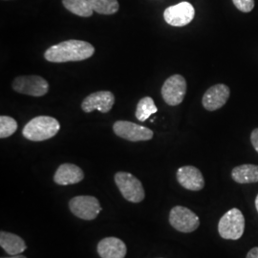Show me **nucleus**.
Returning <instances> with one entry per match:
<instances>
[{"label":"nucleus","instance_id":"nucleus-4","mask_svg":"<svg viewBox=\"0 0 258 258\" xmlns=\"http://www.w3.org/2000/svg\"><path fill=\"white\" fill-rule=\"evenodd\" d=\"M122 197L131 203H141L145 197L146 192L142 182L137 177L124 171H119L114 177Z\"/></svg>","mask_w":258,"mask_h":258},{"label":"nucleus","instance_id":"nucleus-1","mask_svg":"<svg viewBox=\"0 0 258 258\" xmlns=\"http://www.w3.org/2000/svg\"><path fill=\"white\" fill-rule=\"evenodd\" d=\"M95 53V48L87 41L70 39L48 48L44 57L47 61L62 63L88 59Z\"/></svg>","mask_w":258,"mask_h":258},{"label":"nucleus","instance_id":"nucleus-12","mask_svg":"<svg viewBox=\"0 0 258 258\" xmlns=\"http://www.w3.org/2000/svg\"><path fill=\"white\" fill-rule=\"evenodd\" d=\"M115 103V96L110 91H98L87 96L82 102V109L85 113L99 110L107 113Z\"/></svg>","mask_w":258,"mask_h":258},{"label":"nucleus","instance_id":"nucleus-5","mask_svg":"<svg viewBox=\"0 0 258 258\" xmlns=\"http://www.w3.org/2000/svg\"><path fill=\"white\" fill-rule=\"evenodd\" d=\"M69 209L75 216L86 221L96 219L102 210L99 200L89 195L73 197L69 201Z\"/></svg>","mask_w":258,"mask_h":258},{"label":"nucleus","instance_id":"nucleus-26","mask_svg":"<svg viewBox=\"0 0 258 258\" xmlns=\"http://www.w3.org/2000/svg\"><path fill=\"white\" fill-rule=\"evenodd\" d=\"M255 208H256V211L258 212V194L257 196H256V198H255Z\"/></svg>","mask_w":258,"mask_h":258},{"label":"nucleus","instance_id":"nucleus-25","mask_svg":"<svg viewBox=\"0 0 258 258\" xmlns=\"http://www.w3.org/2000/svg\"><path fill=\"white\" fill-rule=\"evenodd\" d=\"M2 258H27L24 255H21V254H18V255H11L10 257H2Z\"/></svg>","mask_w":258,"mask_h":258},{"label":"nucleus","instance_id":"nucleus-20","mask_svg":"<svg viewBox=\"0 0 258 258\" xmlns=\"http://www.w3.org/2000/svg\"><path fill=\"white\" fill-rule=\"evenodd\" d=\"M93 11L100 14L110 16L116 14L120 9L118 0H88Z\"/></svg>","mask_w":258,"mask_h":258},{"label":"nucleus","instance_id":"nucleus-8","mask_svg":"<svg viewBox=\"0 0 258 258\" xmlns=\"http://www.w3.org/2000/svg\"><path fill=\"white\" fill-rule=\"evenodd\" d=\"M186 81L183 76L176 74L169 77L163 84L162 97L166 104L176 106L182 103L186 94Z\"/></svg>","mask_w":258,"mask_h":258},{"label":"nucleus","instance_id":"nucleus-7","mask_svg":"<svg viewBox=\"0 0 258 258\" xmlns=\"http://www.w3.org/2000/svg\"><path fill=\"white\" fill-rule=\"evenodd\" d=\"M16 92L33 97H42L49 91V83L39 76H20L13 82Z\"/></svg>","mask_w":258,"mask_h":258},{"label":"nucleus","instance_id":"nucleus-17","mask_svg":"<svg viewBox=\"0 0 258 258\" xmlns=\"http://www.w3.org/2000/svg\"><path fill=\"white\" fill-rule=\"evenodd\" d=\"M231 178L238 184L258 183V166L246 164L235 166L231 170Z\"/></svg>","mask_w":258,"mask_h":258},{"label":"nucleus","instance_id":"nucleus-16","mask_svg":"<svg viewBox=\"0 0 258 258\" xmlns=\"http://www.w3.org/2000/svg\"><path fill=\"white\" fill-rule=\"evenodd\" d=\"M0 246L10 255H18L27 249L25 241L20 236L4 231L0 232Z\"/></svg>","mask_w":258,"mask_h":258},{"label":"nucleus","instance_id":"nucleus-9","mask_svg":"<svg viewBox=\"0 0 258 258\" xmlns=\"http://www.w3.org/2000/svg\"><path fill=\"white\" fill-rule=\"evenodd\" d=\"M114 133L129 142H144L153 138L154 133L151 129L139 125L127 120H118L113 124Z\"/></svg>","mask_w":258,"mask_h":258},{"label":"nucleus","instance_id":"nucleus-19","mask_svg":"<svg viewBox=\"0 0 258 258\" xmlns=\"http://www.w3.org/2000/svg\"><path fill=\"white\" fill-rule=\"evenodd\" d=\"M158 111L155 102L152 98L145 97L139 101L136 107V118L140 121H145L149 119L152 114H155Z\"/></svg>","mask_w":258,"mask_h":258},{"label":"nucleus","instance_id":"nucleus-10","mask_svg":"<svg viewBox=\"0 0 258 258\" xmlns=\"http://www.w3.org/2000/svg\"><path fill=\"white\" fill-rule=\"evenodd\" d=\"M195 17L194 7L188 2H181L166 8L164 19L166 23L173 27H184L189 24Z\"/></svg>","mask_w":258,"mask_h":258},{"label":"nucleus","instance_id":"nucleus-21","mask_svg":"<svg viewBox=\"0 0 258 258\" xmlns=\"http://www.w3.org/2000/svg\"><path fill=\"white\" fill-rule=\"evenodd\" d=\"M18 130V122L9 116L0 117V138H8Z\"/></svg>","mask_w":258,"mask_h":258},{"label":"nucleus","instance_id":"nucleus-22","mask_svg":"<svg viewBox=\"0 0 258 258\" xmlns=\"http://www.w3.org/2000/svg\"><path fill=\"white\" fill-rule=\"evenodd\" d=\"M234 6L243 13H249L254 8V0H232Z\"/></svg>","mask_w":258,"mask_h":258},{"label":"nucleus","instance_id":"nucleus-14","mask_svg":"<svg viewBox=\"0 0 258 258\" xmlns=\"http://www.w3.org/2000/svg\"><path fill=\"white\" fill-rule=\"evenodd\" d=\"M101 258H124L127 252L125 243L118 237H105L97 246Z\"/></svg>","mask_w":258,"mask_h":258},{"label":"nucleus","instance_id":"nucleus-18","mask_svg":"<svg viewBox=\"0 0 258 258\" xmlns=\"http://www.w3.org/2000/svg\"><path fill=\"white\" fill-rule=\"evenodd\" d=\"M62 4L65 9L82 18H90L94 13L88 0H62Z\"/></svg>","mask_w":258,"mask_h":258},{"label":"nucleus","instance_id":"nucleus-24","mask_svg":"<svg viewBox=\"0 0 258 258\" xmlns=\"http://www.w3.org/2000/svg\"><path fill=\"white\" fill-rule=\"evenodd\" d=\"M246 258H258V247L249 249Z\"/></svg>","mask_w":258,"mask_h":258},{"label":"nucleus","instance_id":"nucleus-15","mask_svg":"<svg viewBox=\"0 0 258 258\" xmlns=\"http://www.w3.org/2000/svg\"><path fill=\"white\" fill-rule=\"evenodd\" d=\"M84 178L83 169L73 164H62L57 167L54 175V182L59 185L75 184Z\"/></svg>","mask_w":258,"mask_h":258},{"label":"nucleus","instance_id":"nucleus-2","mask_svg":"<svg viewBox=\"0 0 258 258\" xmlns=\"http://www.w3.org/2000/svg\"><path fill=\"white\" fill-rule=\"evenodd\" d=\"M59 129L60 124L55 118L38 116L26 123L22 130V135L32 142H43L55 137Z\"/></svg>","mask_w":258,"mask_h":258},{"label":"nucleus","instance_id":"nucleus-11","mask_svg":"<svg viewBox=\"0 0 258 258\" xmlns=\"http://www.w3.org/2000/svg\"><path fill=\"white\" fill-rule=\"evenodd\" d=\"M231 90L226 84L218 83L209 88L204 94L202 104L208 111H216L223 107L230 98Z\"/></svg>","mask_w":258,"mask_h":258},{"label":"nucleus","instance_id":"nucleus-3","mask_svg":"<svg viewBox=\"0 0 258 258\" xmlns=\"http://www.w3.org/2000/svg\"><path fill=\"white\" fill-rule=\"evenodd\" d=\"M244 231L245 218L241 211L236 208L226 212L218 223V232L223 239H240Z\"/></svg>","mask_w":258,"mask_h":258},{"label":"nucleus","instance_id":"nucleus-6","mask_svg":"<svg viewBox=\"0 0 258 258\" xmlns=\"http://www.w3.org/2000/svg\"><path fill=\"white\" fill-rule=\"evenodd\" d=\"M169 224L176 231L189 233L198 229L200 220L189 209L183 206H176L169 212Z\"/></svg>","mask_w":258,"mask_h":258},{"label":"nucleus","instance_id":"nucleus-13","mask_svg":"<svg viewBox=\"0 0 258 258\" xmlns=\"http://www.w3.org/2000/svg\"><path fill=\"white\" fill-rule=\"evenodd\" d=\"M176 178L184 188L191 191H199L205 186L202 172L194 166H184L177 170Z\"/></svg>","mask_w":258,"mask_h":258},{"label":"nucleus","instance_id":"nucleus-23","mask_svg":"<svg viewBox=\"0 0 258 258\" xmlns=\"http://www.w3.org/2000/svg\"><path fill=\"white\" fill-rule=\"evenodd\" d=\"M250 142L253 148L258 153V128H254L250 134Z\"/></svg>","mask_w":258,"mask_h":258}]
</instances>
